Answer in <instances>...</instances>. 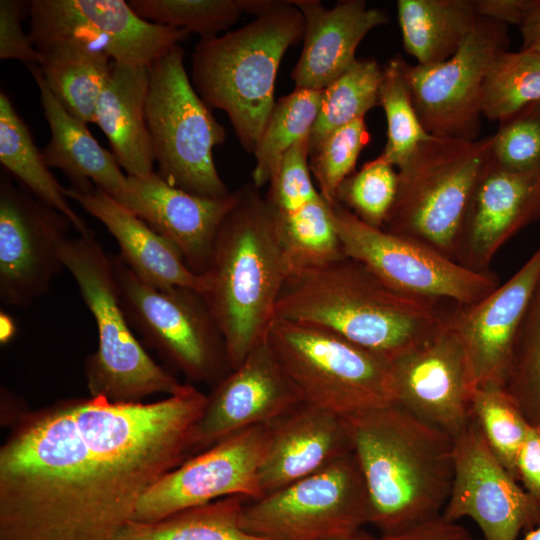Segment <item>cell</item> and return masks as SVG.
Returning <instances> with one entry per match:
<instances>
[{
  "label": "cell",
  "mask_w": 540,
  "mask_h": 540,
  "mask_svg": "<svg viewBox=\"0 0 540 540\" xmlns=\"http://www.w3.org/2000/svg\"><path fill=\"white\" fill-rule=\"evenodd\" d=\"M206 401L185 383L156 402L90 396L22 415L0 448V540H114L191 456Z\"/></svg>",
  "instance_id": "cell-1"
},
{
  "label": "cell",
  "mask_w": 540,
  "mask_h": 540,
  "mask_svg": "<svg viewBox=\"0 0 540 540\" xmlns=\"http://www.w3.org/2000/svg\"><path fill=\"white\" fill-rule=\"evenodd\" d=\"M451 313L390 288L344 255L291 274L275 318L321 327L391 362L435 337Z\"/></svg>",
  "instance_id": "cell-2"
},
{
  "label": "cell",
  "mask_w": 540,
  "mask_h": 540,
  "mask_svg": "<svg viewBox=\"0 0 540 540\" xmlns=\"http://www.w3.org/2000/svg\"><path fill=\"white\" fill-rule=\"evenodd\" d=\"M238 192L201 275V295L222 334L231 370L266 339L278 298L292 274L265 196L252 182Z\"/></svg>",
  "instance_id": "cell-3"
},
{
  "label": "cell",
  "mask_w": 540,
  "mask_h": 540,
  "mask_svg": "<svg viewBox=\"0 0 540 540\" xmlns=\"http://www.w3.org/2000/svg\"><path fill=\"white\" fill-rule=\"evenodd\" d=\"M348 420L369 524L391 534L441 514L454 475L453 439L397 404Z\"/></svg>",
  "instance_id": "cell-4"
},
{
  "label": "cell",
  "mask_w": 540,
  "mask_h": 540,
  "mask_svg": "<svg viewBox=\"0 0 540 540\" xmlns=\"http://www.w3.org/2000/svg\"><path fill=\"white\" fill-rule=\"evenodd\" d=\"M304 27L303 14L291 0L275 1L250 23L195 46L192 85L208 108L226 113L248 153H254L275 105L281 60L303 40Z\"/></svg>",
  "instance_id": "cell-5"
},
{
  "label": "cell",
  "mask_w": 540,
  "mask_h": 540,
  "mask_svg": "<svg viewBox=\"0 0 540 540\" xmlns=\"http://www.w3.org/2000/svg\"><path fill=\"white\" fill-rule=\"evenodd\" d=\"M60 257L96 323L98 347L84 365L90 396L112 402H142L154 394L180 392L185 384L156 364L132 332L110 253L94 234L69 237Z\"/></svg>",
  "instance_id": "cell-6"
},
{
  "label": "cell",
  "mask_w": 540,
  "mask_h": 540,
  "mask_svg": "<svg viewBox=\"0 0 540 540\" xmlns=\"http://www.w3.org/2000/svg\"><path fill=\"white\" fill-rule=\"evenodd\" d=\"M492 145L493 135L474 141L432 136L421 142L398 168L395 201L382 228L455 260L468 204Z\"/></svg>",
  "instance_id": "cell-7"
},
{
  "label": "cell",
  "mask_w": 540,
  "mask_h": 540,
  "mask_svg": "<svg viewBox=\"0 0 540 540\" xmlns=\"http://www.w3.org/2000/svg\"><path fill=\"white\" fill-rule=\"evenodd\" d=\"M265 340L305 403L345 417L395 404L390 362L331 331L275 318Z\"/></svg>",
  "instance_id": "cell-8"
},
{
  "label": "cell",
  "mask_w": 540,
  "mask_h": 540,
  "mask_svg": "<svg viewBox=\"0 0 540 540\" xmlns=\"http://www.w3.org/2000/svg\"><path fill=\"white\" fill-rule=\"evenodd\" d=\"M184 49L174 45L149 66L145 116L157 174L191 194H230L215 166L213 150L225 128L197 94L184 66Z\"/></svg>",
  "instance_id": "cell-9"
},
{
  "label": "cell",
  "mask_w": 540,
  "mask_h": 540,
  "mask_svg": "<svg viewBox=\"0 0 540 540\" xmlns=\"http://www.w3.org/2000/svg\"><path fill=\"white\" fill-rule=\"evenodd\" d=\"M110 256L122 308L146 345L192 382H218L231 371L224 339L200 293L148 284L119 255Z\"/></svg>",
  "instance_id": "cell-10"
},
{
  "label": "cell",
  "mask_w": 540,
  "mask_h": 540,
  "mask_svg": "<svg viewBox=\"0 0 540 540\" xmlns=\"http://www.w3.org/2000/svg\"><path fill=\"white\" fill-rule=\"evenodd\" d=\"M330 207L343 254L400 293L470 305L501 284L490 270H470L420 240L364 223L337 200Z\"/></svg>",
  "instance_id": "cell-11"
},
{
  "label": "cell",
  "mask_w": 540,
  "mask_h": 540,
  "mask_svg": "<svg viewBox=\"0 0 540 540\" xmlns=\"http://www.w3.org/2000/svg\"><path fill=\"white\" fill-rule=\"evenodd\" d=\"M240 522L248 533L268 540H330L363 529L369 524V499L353 451L285 487L248 499Z\"/></svg>",
  "instance_id": "cell-12"
},
{
  "label": "cell",
  "mask_w": 540,
  "mask_h": 540,
  "mask_svg": "<svg viewBox=\"0 0 540 540\" xmlns=\"http://www.w3.org/2000/svg\"><path fill=\"white\" fill-rule=\"evenodd\" d=\"M509 43L507 25L477 17L461 47L447 60L428 66L404 60L416 112L430 135L479 139L483 82Z\"/></svg>",
  "instance_id": "cell-13"
},
{
  "label": "cell",
  "mask_w": 540,
  "mask_h": 540,
  "mask_svg": "<svg viewBox=\"0 0 540 540\" xmlns=\"http://www.w3.org/2000/svg\"><path fill=\"white\" fill-rule=\"evenodd\" d=\"M269 432V423L256 425L190 456L146 491L132 520L154 522L229 496L259 498Z\"/></svg>",
  "instance_id": "cell-14"
},
{
  "label": "cell",
  "mask_w": 540,
  "mask_h": 540,
  "mask_svg": "<svg viewBox=\"0 0 540 540\" xmlns=\"http://www.w3.org/2000/svg\"><path fill=\"white\" fill-rule=\"evenodd\" d=\"M71 222L6 176L0 181V301L24 308L64 269L60 251Z\"/></svg>",
  "instance_id": "cell-15"
},
{
  "label": "cell",
  "mask_w": 540,
  "mask_h": 540,
  "mask_svg": "<svg viewBox=\"0 0 540 540\" xmlns=\"http://www.w3.org/2000/svg\"><path fill=\"white\" fill-rule=\"evenodd\" d=\"M29 14L36 48L77 37L131 66L149 67L190 34L140 18L124 0H32Z\"/></svg>",
  "instance_id": "cell-16"
},
{
  "label": "cell",
  "mask_w": 540,
  "mask_h": 540,
  "mask_svg": "<svg viewBox=\"0 0 540 540\" xmlns=\"http://www.w3.org/2000/svg\"><path fill=\"white\" fill-rule=\"evenodd\" d=\"M453 455L445 518H471L484 540H517L522 530L539 523L540 505L497 460L472 417L453 439Z\"/></svg>",
  "instance_id": "cell-17"
},
{
  "label": "cell",
  "mask_w": 540,
  "mask_h": 540,
  "mask_svg": "<svg viewBox=\"0 0 540 540\" xmlns=\"http://www.w3.org/2000/svg\"><path fill=\"white\" fill-rule=\"evenodd\" d=\"M390 365L395 404L452 439L465 429L477 383L450 321L431 340Z\"/></svg>",
  "instance_id": "cell-18"
},
{
  "label": "cell",
  "mask_w": 540,
  "mask_h": 540,
  "mask_svg": "<svg viewBox=\"0 0 540 540\" xmlns=\"http://www.w3.org/2000/svg\"><path fill=\"white\" fill-rule=\"evenodd\" d=\"M303 402L266 340L217 382L194 427L191 455L247 428L268 424Z\"/></svg>",
  "instance_id": "cell-19"
},
{
  "label": "cell",
  "mask_w": 540,
  "mask_h": 540,
  "mask_svg": "<svg viewBox=\"0 0 540 540\" xmlns=\"http://www.w3.org/2000/svg\"><path fill=\"white\" fill-rule=\"evenodd\" d=\"M539 220L540 168L511 171L490 158L471 195L455 260L473 271H489L503 245Z\"/></svg>",
  "instance_id": "cell-20"
},
{
  "label": "cell",
  "mask_w": 540,
  "mask_h": 540,
  "mask_svg": "<svg viewBox=\"0 0 540 540\" xmlns=\"http://www.w3.org/2000/svg\"><path fill=\"white\" fill-rule=\"evenodd\" d=\"M539 281L540 246L487 296L452 310L450 325L465 347L477 386L502 387L518 330Z\"/></svg>",
  "instance_id": "cell-21"
},
{
  "label": "cell",
  "mask_w": 540,
  "mask_h": 540,
  "mask_svg": "<svg viewBox=\"0 0 540 540\" xmlns=\"http://www.w3.org/2000/svg\"><path fill=\"white\" fill-rule=\"evenodd\" d=\"M130 209L170 241L197 275L206 269L218 229L238 201V190L212 198L171 186L156 172L128 176Z\"/></svg>",
  "instance_id": "cell-22"
},
{
  "label": "cell",
  "mask_w": 540,
  "mask_h": 540,
  "mask_svg": "<svg viewBox=\"0 0 540 540\" xmlns=\"http://www.w3.org/2000/svg\"><path fill=\"white\" fill-rule=\"evenodd\" d=\"M269 426V440L258 470L261 496L311 475L352 452L348 417L305 402Z\"/></svg>",
  "instance_id": "cell-23"
},
{
  "label": "cell",
  "mask_w": 540,
  "mask_h": 540,
  "mask_svg": "<svg viewBox=\"0 0 540 540\" xmlns=\"http://www.w3.org/2000/svg\"><path fill=\"white\" fill-rule=\"evenodd\" d=\"M305 20L303 48L292 69L295 88L324 90L355 61L356 49L374 28L389 21L386 11L364 0H291Z\"/></svg>",
  "instance_id": "cell-24"
},
{
  "label": "cell",
  "mask_w": 540,
  "mask_h": 540,
  "mask_svg": "<svg viewBox=\"0 0 540 540\" xmlns=\"http://www.w3.org/2000/svg\"><path fill=\"white\" fill-rule=\"evenodd\" d=\"M37 84L51 138L41 151L49 168L60 169L71 188L90 193L99 188L123 206H130L128 175L112 153L90 133L87 123L71 115L48 88L39 65L26 64Z\"/></svg>",
  "instance_id": "cell-25"
},
{
  "label": "cell",
  "mask_w": 540,
  "mask_h": 540,
  "mask_svg": "<svg viewBox=\"0 0 540 540\" xmlns=\"http://www.w3.org/2000/svg\"><path fill=\"white\" fill-rule=\"evenodd\" d=\"M65 194L106 227L119 245V257L142 281L160 288L184 287L203 292V277L188 267L170 241L130 209L99 188L81 193L69 187Z\"/></svg>",
  "instance_id": "cell-26"
},
{
  "label": "cell",
  "mask_w": 540,
  "mask_h": 540,
  "mask_svg": "<svg viewBox=\"0 0 540 540\" xmlns=\"http://www.w3.org/2000/svg\"><path fill=\"white\" fill-rule=\"evenodd\" d=\"M148 88L149 67L112 61L96 106L95 123L128 176L154 173L155 159L145 116Z\"/></svg>",
  "instance_id": "cell-27"
},
{
  "label": "cell",
  "mask_w": 540,
  "mask_h": 540,
  "mask_svg": "<svg viewBox=\"0 0 540 540\" xmlns=\"http://www.w3.org/2000/svg\"><path fill=\"white\" fill-rule=\"evenodd\" d=\"M45 82L74 117L95 123L96 106L108 78L111 58L84 39L67 37L36 48Z\"/></svg>",
  "instance_id": "cell-28"
},
{
  "label": "cell",
  "mask_w": 540,
  "mask_h": 540,
  "mask_svg": "<svg viewBox=\"0 0 540 540\" xmlns=\"http://www.w3.org/2000/svg\"><path fill=\"white\" fill-rule=\"evenodd\" d=\"M396 5L404 49L424 66L450 58L477 19L471 0H398Z\"/></svg>",
  "instance_id": "cell-29"
},
{
  "label": "cell",
  "mask_w": 540,
  "mask_h": 540,
  "mask_svg": "<svg viewBox=\"0 0 540 540\" xmlns=\"http://www.w3.org/2000/svg\"><path fill=\"white\" fill-rule=\"evenodd\" d=\"M0 162L21 186L66 216L79 235L93 234L71 207L65 187L49 170L28 126L4 92L0 93Z\"/></svg>",
  "instance_id": "cell-30"
},
{
  "label": "cell",
  "mask_w": 540,
  "mask_h": 540,
  "mask_svg": "<svg viewBox=\"0 0 540 540\" xmlns=\"http://www.w3.org/2000/svg\"><path fill=\"white\" fill-rule=\"evenodd\" d=\"M247 500L229 496L154 522L131 520L114 540H268L242 528L240 517Z\"/></svg>",
  "instance_id": "cell-31"
},
{
  "label": "cell",
  "mask_w": 540,
  "mask_h": 540,
  "mask_svg": "<svg viewBox=\"0 0 540 540\" xmlns=\"http://www.w3.org/2000/svg\"><path fill=\"white\" fill-rule=\"evenodd\" d=\"M322 90L295 88L275 102L253 155L252 184H268L282 156L309 136L318 116Z\"/></svg>",
  "instance_id": "cell-32"
},
{
  "label": "cell",
  "mask_w": 540,
  "mask_h": 540,
  "mask_svg": "<svg viewBox=\"0 0 540 540\" xmlns=\"http://www.w3.org/2000/svg\"><path fill=\"white\" fill-rule=\"evenodd\" d=\"M382 71L373 58L356 59L322 90L318 116L308 136L309 151L330 132L364 118L370 109L379 106Z\"/></svg>",
  "instance_id": "cell-33"
},
{
  "label": "cell",
  "mask_w": 540,
  "mask_h": 540,
  "mask_svg": "<svg viewBox=\"0 0 540 540\" xmlns=\"http://www.w3.org/2000/svg\"><path fill=\"white\" fill-rule=\"evenodd\" d=\"M540 100V52L504 51L492 63L482 86L481 111L490 121H501Z\"/></svg>",
  "instance_id": "cell-34"
},
{
  "label": "cell",
  "mask_w": 540,
  "mask_h": 540,
  "mask_svg": "<svg viewBox=\"0 0 540 540\" xmlns=\"http://www.w3.org/2000/svg\"><path fill=\"white\" fill-rule=\"evenodd\" d=\"M379 105L386 116L387 141L377 158L399 168L421 142L432 137L416 112L400 55L389 59L383 67Z\"/></svg>",
  "instance_id": "cell-35"
},
{
  "label": "cell",
  "mask_w": 540,
  "mask_h": 540,
  "mask_svg": "<svg viewBox=\"0 0 540 540\" xmlns=\"http://www.w3.org/2000/svg\"><path fill=\"white\" fill-rule=\"evenodd\" d=\"M502 388L528 424L540 427V281L518 330Z\"/></svg>",
  "instance_id": "cell-36"
},
{
  "label": "cell",
  "mask_w": 540,
  "mask_h": 540,
  "mask_svg": "<svg viewBox=\"0 0 540 540\" xmlns=\"http://www.w3.org/2000/svg\"><path fill=\"white\" fill-rule=\"evenodd\" d=\"M142 19L184 29L206 39L218 36L248 12L249 0H129Z\"/></svg>",
  "instance_id": "cell-37"
},
{
  "label": "cell",
  "mask_w": 540,
  "mask_h": 540,
  "mask_svg": "<svg viewBox=\"0 0 540 540\" xmlns=\"http://www.w3.org/2000/svg\"><path fill=\"white\" fill-rule=\"evenodd\" d=\"M471 417L494 456L517 480V458L530 425L511 398L501 386H477L472 398Z\"/></svg>",
  "instance_id": "cell-38"
},
{
  "label": "cell",
  "mask_w": 540,
  "mask_h": 540,
  "mask_svg": "<svg viewBox=\"0 0 540 540\" xmlns=\"http://www.w3.org/2000/svg\"><path fill=\"white\" fill-rule=\"evenodd\" d=\"M370 135L364 118L356 119L326 135L309 151V168L322 197L336 201L341 183L354 173L358 157Z\"/></svg>",
  "instance_id": "cell-39"
},
{
  "label": "cell",
  "mask_w": 540,
  "mask_h": 540,
  "mask_svg": "<svg viewBox=\"0 0 540 540\" xmlns=\"http://www.w3.org/2000/svg\"><path fill=\"white\" fill-rule=\"evenodd\" d=\"M397 186L395 167L375 158L341 183L336 200L364 223L382 228L395 201Z\"/></svg>",
  "instance_id": "cell-40"
},
{
  "label": "cell",
  "mask_w": 540,
  "mask_h": 540,
  "mask_svg": "<svg viewBox=\"0 0 540 540\" xmlns=\"http://www.w3.org/2000/svg\"><path fill=\"white\" fill-rule=\"evenodd\" d=\"M493 134L491 160L511 171L540 168V100L499 121Z\"/></svg>",
  "instance_id": "cell-41"
},
{
  "label": "cell",
  "mask_w": 540,
  "mask_h": 540,
  "mask_svg": "<svg viewBox=\"0 0 540 540\" xmlns=\"http://www.w3.org/2000/svg\"><path fill=\"white\" fill-rule=\"evenodd\" d=\"M311 176L306 137L286 151L268 182L265 198L273 211L287 213L320 196Z\"/></svg>",
  "instance_id": "cell-42"
},
{
  "label": "cell",
  "mask_w": 540,
  "mask_h": 540,
  "mask_svg": "<svg viewBox=\"0 0 540 540\" xmlns=\"http://www.w3.org/2000/svg\"><path fill=\"white\" fill-rule=\"evenodd\" d=\"M24 2L0 0V59L39 65L41 54L22 29Z\"/></svg>",
  "instance_id": "cell-43"
},
{
  "label": "cell",
  "mask_w": 540,
  "mask_h": 540,
  "mask_svg": "<svg viewBox=\"0 0 540 540\" xmlns=\"http://www.w3.org/2000/svg\"><path fill=\"white\" fill-rule=\"evenodd\" d=\"M380 540H475L458 521L445 518L442 513L403 530L379 536Z\"/></svg>",
  "instance_id": "cell-44"
},
{
  "label": "cell",
  "mask_w": 540,
  "mask_h": 540,
  "mask_svg": "<svg viewBox=\"0 0 540 540\" xmlns=\"http://www.w3.org/2000/svg\"><path fill=\"white\" fill-rule=\"evenodd\" d=\"M517 480L540 505V427L530 426L516 463Z\"/></svg>",
  "instance_id": "cell-45"
},
{
  "label": "cell",
  "mask_w": 540,
  "mask_h": 540,
  "mask_svg": "<svg viewBox=\"0 0 540 540\" xmlns=\"http://www.w3.org/2000/svg\"><path fill=\"white\" fill-rule=\"evenodd\" d=\"M477 17L521 26L534 0H471Z\"/></svg>",
  "instance_id": "cell-46"
},
{
  "label": "cell",
  "mask_w": 540,
  "mask_h": 540,
  "mask_svg": "<svg viewBox=\"0 0 540 540\" xmlns=\"http://www.w3.org/2000/svg\"><path fill=\"white\" fill-rule=\"evenodd\" d=\"M519 29L522 36V50L530 49L540 42V0H534Z\"/></svg>",
  "instance_id": "cell-47"
},
{
  "label": "cell",
  "mask_w": 540,
  "mask_h": 540,
  "mask_svg": "<svg viewBox=\"0 0 540 540\" xmlns=\"http://www.w3.org/2000/svg\"><path fill=\"white\" fill-rule=\"evenodd\" d=\"M330 540H380L379 537L372 535L371 533L361 529L351 535L330 539Z\"/></svg>",
  "instance_id": "cell-48"
},
{
  "label": "cell",
  "mask_w": 540,
  "mask_h": 540,
  "mask_svg": "<svg viewBox=\"0 0 540 540\" xmlns=\"http://www.w3.org/2000/svg\"><path fill=\"white\" fill-rule=\"evenodd\" d=\"M524 540H540V521L534 528L526 532Z\"/></svg>",
  "instance_id": "cell-49"
},
{
  "label": "cell",
  "mask_w": 540,
  "mask_h": 540,
  "mask_svg": "<svg viewBox=\"0 0 540 540\" xmlns=\"http://www.w3.org/2000/svg\"><path fill=\"white\" fill-rule=\"evenodd\" d=\"M530 49H535L536 51L540 52V42H538L536 45H534L532 48Z\"/></svg>",
  "instance_id": "cell-50"
}]
</instances>
